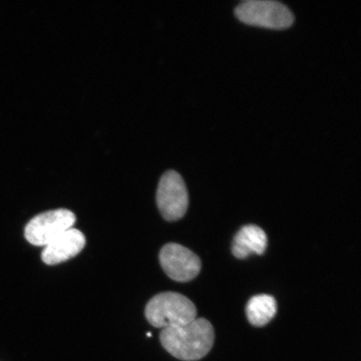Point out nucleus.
Masks as SVG:
<instances>
[{
	"label": "nucleus",
	"instance_id": "obj_3",
	"mask_svg": "<svg viewBox=\"0 0 361 361\" xmlns=\"http://www.w3.org/2000/svg\"><path fill=\"white\" fill-rule=\"evenodd\" d=\"M234 13L245 24L271 30L290 28L295 21L290 8L275 0H246L238 4Z\"/></svg>",
	"mask_w": 361,
	"mask_h": 361
},
{
	"label": "nucleus",
	"instance_id": "obj_5",
	"mask_svg": "<svg viewBox=\"0 0 361 361\" xmlns=\"http://www.w3.org/2000/svg\"><path fill=\"white\" fill-rule=\"evenodd\" d=\"M75 215L60 209L44 212L31 219L25 229L26 240L35 246H47L61 234L73 228Z\"/></svg>",
	"mask_w": 361,
	"mask_h": 361
},
{
	"label": "nucleus",
	"instance_id": "obj_6",
	"mask_svg": "<svg viewBox=\"0 0 361 361\" xmlns=\"http://www.w3.org/2000/svg\"><path fill=\"white\" fill-rule=\"evenodd\" d=\"M159 261L168 276L177 282H188L200 274L202 263L198 256L188 247L170 243L162 247Z\"/></svg>",
	"mask_w": 361,
	"mask_h": 361
},
{
	"label": "nucleus",
	"instance_id": "obj_9",
	"mask_svg": "<svg viewBox=\"0 0 361 361\" xmlns=\"http://www.w3.org/2000/svg\"><path fill=\"white\" fill-rule=\"evenodd\" d=\"M277 313V302L273 296L259 295L247 302L246 314L252 326L262 327L269 324Z\"/></svg>",
	"mask_w": 361,
	"mask_h": 361
},
{
	"label": "nucleus",
	"instance_id": "obj_8",
	"mask_svg": "<svg viewBox=\"0 0 361 361\" xmlns=\"http://www.w3.org/2000/svg\"><path fill=\"white\" fill-rule=\"evenodd\" d=\"M268 238L259 226H243L233 238L232 252L237 259H243L252 255H262L267 248Z\"/></svg>",
	"mask_w": 361,
	"mask_h": 361
},
{
	"label": "nucleus",
	"instance_id": "obj_4",
	"mask_svg": "<svg viewBox=\"0 0 361 361\" xmlns=\"http://www.w3.org/2000/svg\"><path fill=\"white\" fill-rule=\"evenodd\" d=\"M157 205L164 219L169 222L186 214L189 197L186 184L177 171L169 170L161 176L157 191Z\"/></svg>",
	"mask_w": 361,
	"mask_h": 361
},
{
	"label": "nucleus",
	"instance_id": "obj_1",
	"mask_svg": "<svg viewBox=\"0 0 361 361\" xmlns=\"http://www.w3.org/2000/svg\"><path fill=\"white\" fill-rule=\"evenodd\" d=\"M160 342L169 353L183 361L205 357L214 344V329L206 319L192 320L183 326L162 329Z\"/></svg>",
	"mask_w": 361,
	"mask_h": 361
},
{
	"label": "nucleus",
	"instance_id": "obj_7",
	"mask_svg": "<svg viewBox=\"0 0 361 361\" xmlns=\"http://www.w3.org/2000/svg\"><path fill=\"white\" fill-rule=\"evenodd\" d=\"M85 237L78 229L72 228L61 234L44 247L42 259L44 264L56 265L78 255L85 246Z\"/></svg>",
	"mask_w": 361,
	"mask_h": 361
},
{
	"label": "nucleus",
	"instance_id": "obj_2",
	"mask_svg": "<svg viewBox=\"0 0 361 361\" xmlns=\"http://www.w3.org/2000/svg\"><path fill=\"white\" fill-rule=\"evenodd\" d=\"M197 308L186 296L176 292L158 293L148 302L145 316L157 329L183 326L197 318Z\"/></svg>",
	"mask_w": 361,
	"mask_h": 361
}]
</instances>
